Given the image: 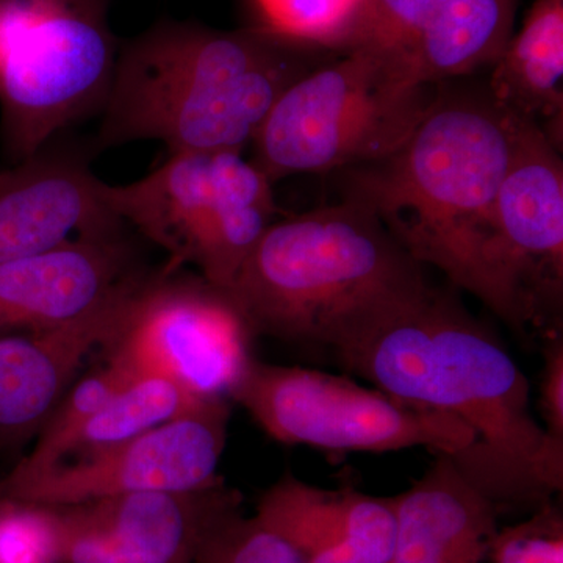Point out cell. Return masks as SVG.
I'll use <instances>...</instances> for the list:
<instances>
[{
	"mask_svg": "<svg viewBox=\"0 0 563 563\" xmlns=\"http://www.w3.org/2000/svg\"><path fill=\"white\" fill-rule=\"evenodd\" d=\"M263 31L282 40L342 52L366 0H252Z\"/></svg>",
	"mask_w": 563,
	"mask_h": 563,
	"instance_id": "7402d4cb",
	"label": "cell"
},
{
	"mask_svg": "<svg viewBox=\"0 0 563 563\" xmlns=\"http://www.w3.org/2000/svg\"><path fill=\"white\" fill-rule=\"evenodd\" d=\"M518 0H448L395 60L418 85H443L493 66L514 35Z\"/></svg>",
	"mask_w": 563,
	"mask_h": 563,
	"instance_id": "ac0fdd59",
	"label": "cell"
},
{
	"mask_svg": "<svg viewBox=\"0 0 563 563\" xmlns=\"http://www.w3.org/2000/svg\"><path fill=\"white\" fill-rule=\"evenodd\" d=\"M426 284L377 214L344 198L272 222L225 295L254 335L332 350L377 307Z\"/></svg>",
	"mask_w": 563,
	"mask_h": 563,
	"instance_id": "277c9868",
	"label": "cell"
},
{
	"mask_svg": "<svg viewBox=\"0 0 563 563\" xmlns=\"http://www.w3.org/2000/svg\"><path fill=\"white\" fill-rule=\"evenodd\" d=\"M331 351L377 390L465 422L474 443L455 465L501 512H536L562 495V440L533 417L512 355L454 295L428 284L398 296Z\"/></svg>",
	"mask_w": 563,
	"mask_h": 563,
	"instance_id": "6da1fadb",
	"label": "cell"
},
{
	"mask_svg": "<svg viewBox=\"0 0 563 563\" xmlns=\"http://www.w3.org/2000/svg\"><path fill=\"white\" fill-rule=\"evenodd\" d=\"M499 243L528 331H562L563 163L542 128L521 118L496 201Z\"/></svg>",
	"mask_w": 563,
	"mask_h": 563,
	"instance_id": "7c38bea8",
	"label": "cell"
},
{
	"mask_svg": "<svg viewBox=\"0 0 563 563\" xmlns=\"http://www.w3.org/2000/svg\"><path fill=\"white\" fill-rule=\"evenodd\" d=\"M437 88L413 84L384 55L340 54L282 92L252 141L254 163L274 184L383 162L409 139Z\"/></svg>",
	"mask_w": 563,
	"mask_h": 563,
	"instance_id": "5b68a950",
	"label": "cell"
},
{
	"mask_svg": "<svg viewBox=\"0 0 563 563\" xmlns=\"http://www.w3.org/2000/svg\"><path fill=\"white\" fill-rule=\"evenodd\" d=\"M325 51L262 27L162 21L120 47L92 150L158 141L169 154L242 152L282 92Z\"/></svg>",
	"mask_w": 563,
	"mask_h": 563,
	"instance_id": "3957f363",
	"label": "cell"
},
{
	"mask_svg": "<svg viewBox=\"0 0 563 563\" xmlns=\"http://www.w3.org/2000/svg\"><path fill=\"white\" fill-rule=\"evenodd\" d=\"M107 209L168 254V268L195 266L228 292L263 232L282 213L273 184L242 152L169 154L131 184L101 180Z\"/></svg>",
	"mask_w": 563,
	"mask_h": 563,
	"instance_id": "52a82bcc",
	"label": "cell"
},
{
	"mask_svg": "<svg viewBox=\"0 0 563 563\" xmlns=\"http://www.w3.org/2000/svg\"><path fill=\"white\" fill-rule=\"evenodd\" d=\"M229 399H207L135 439L84 461L0 481V501L69 506L128 493L207 490L228 442Z\"/></svg>",
	"mask_w": 563,
	"mask_h": 563,
	"instance_id": "30bf717a",
	"label": "cell"
},
{
	"mask_svg": "<svg viewBox=\"0 0 563 563\" xmlns=\"http://www.w3.org/2000/svg\"><path fill=\"white\" fill-rule=\"evenodd\" d=\"M487 561L563 563V515L558 504H548L521 523L498 529Z\"/></svg>",
	"mask_w": 563,
	"mask_h": 563,
	"instance_id": "484cf974",
	"label": "cell"
},
{
	"mask_svg": "<svg viewBox=\"0 0 563 563\" xmlns=\"http://www.w3.org/2000/svg\"><path fill=\"white\" fill-rule=\"evenodd\" d=\"M242 495L224 483L201 492H143L46 507L58 563H196L207 533Z\"/></svg>",
	"mask_w": 563,
	"mask_h": 563,
	"instance_id": "8fae6325",
	"label": "cell"
},
{
	"mask_svg": "<svg viewBox=\"0 0 563 563\" xmlns=\"http://www.w3.org/2000/svg\"><path fill=\"white\" fill-rule=\"evenodd\" d=\"M166 266L136 291L107 357L199 399H231L251 362L250 324L209 282L177 279Z\"/></svg>",
	"mask_w": 563,
	"mask_h": 563,
	"instance_id": "9c48e42d",
	"label": "cell"
},
{
	"mask_svg": "<svg viewBox=\"0 0 563 563\" xmlns=\"http://www.w3.org/2000/svg\"><path fill=\"white\" fill-rule=\"evenodd\" d=\"M118 54L109 0H0V141L11 165L101 110Z\"/></svg>",
	"mask_w": 563,
	"mask_h": 563,
	"instance_id": "8992f818",
	"label": "cell"
},
{
	"mask_svg": "<svg viewBox=\"0 0 563 563\" xmlns=\"http://www.w3.org/2000/svg\"><path fill=\"white\" fill-rule=\"evenodd\" d=\"M196 563H306L284 537L246 517L242 504L228 510L203 540Z\"/></svg>",
	"mask_w": 563,
	"mask_h": 563,
	"instance_id": "cb8c5ba5",
	"label": "cell"
},
{
	"mask_svg": "<svg viewBox=\"0 0 563 563\" xmlns=\"http://www.w3.org/2000/svg\"><path fill=\"white\" fill-rule=\"evenodd\" d=\"M133 377H136L135 374L120 362L107 357L102 368L76 380L36 437L31 453L21 459L7 476H35L58 465L70 437L131 383Z\"/></svg>",
	"mask_w": 563,
	"mask_h": 563,
	"instance_id": "44dd1931",
	"label": "cell"
},
{
	"mask_svg": "<svg viewBox=\"0 0 563 563\" xmlns=\"http://www.w3.org/2000/svg\"><path fill=\"white\" fill-rule=\"evenodd\" d=\"M255 517L284 537L306 563H363L344 531L342 493L284 474L266 488Z\"/></svg>",
	"mask_w": 563,
	"mask_h": 563,
	"instance_id": "d6986e66",
	"label": "cell"
},
{
	"mask_svg": "<svg viewBox=\"0 0 563 563\" xmlns=\"http://www.w3.org/2000/svg\"><path fill=\"white\" fill-rule=\"evenodd\" d=\"M0 563H58L46 507L0 501Z\"/></svg>",
	"mask_w": 563,
	"mask_h": 563,
	"instance_id": "4316f807",
	"label": "cell"
},
{
	"mask_svg": "<svg viewBox=\"0 0 563 563\" xmlns=\"http://www.w3.org/2000/svg\"><path fill=\"white\" fill-rule=\"evenodd\" d=\"M232 401L276 442L329 453H391L428 448L457 457L474 432L453 415L415 406L347 377L252 357Z\"/></svg>",
	"mask_w": 563,
	"mask_h": 563,
	"instance_id": "ba28073f",
	"label": "cell"
},
{
	"mask_svg": "<svg viewBox=\"0 0 563 563\" xmlns=\"http://www.w3.org/2000/svg\"><path fill=\"white\" fill-rule=\"evenodd\" d=\"M520 121L487 87L455 91L439 85L395 154L350 169L346 198L369 207L415 261L435 266L514 331L528 333L496 224Z\"/></svg>",
	"mask_w": 563,
	"mask_h": 563,
	"instance_id": "7a4b0ae2",
	"label": "cell"
},
{
	"mask_svg": "<svg viewBox=\"0 0 563 563\" xmlns=\"http://www.w3.org/2000/svg\"><path fill=\"white\" fill-rule=\"evenodd\" d=\"M540 407L544 429L563 442V335L554 331L544 335L543 372L540 379Z\"/></svg>",
	"mask_w": 563,
	"mask_h": 563,
	"instance_id": "83f0119b",
	"label": "cell"
},
{
	"mask_svg": "<svg viewBox=\"0 0 563 563\" xmlns=\"http://www.w3.org/2000/svg\"><path fill=\"white\" fill-rule=\"evenodd\" d=\"M487 90L503 109L539 124L561 150L563 0H536L501 57Z\"/></svg>",
	"mask_w": 563,
	"mask_h": 563,
	"instance_id": "e0dca14e",
	"label": "cell"
},
{
	"mask_svg": "<svg viewBox=\"0 0 563 563\" xmlns=\"http://www.w3.org/2000/svg\"><path fill=\"white\" fill-rule=\"evenodd\" d=\"M122 228L101 179L77 158L40 152L0 172V265Z\"/></svg>",
	"mask_w": 563,
	"mask_h": 563,
	"instance_id": "9a60e30c",
	"label": "cell"
},
{
	"mask_svg": "<svg viewBox=\"0 0 563 563\" xmlns=\"http://www.w3.org/2000/svg\"><path fill=\"white\" fill-rule=\"evenodd\" d=\"M344 531L363 563H390L398 533L395 498L366 495L351 487L340 488Z\"/></svg>",
	"mask_w": 563,
	"mask_h": 563,
	"instance_id": "d4e9b609",
	"label": "cell"
},
{
	"mask_svg": "<svg viewBox=\"0 0 563 563\" xmlns=\"http://www.w3.org/2000/svg\"><path fill=\"white\" fill-rule=\"evenodd\" d=\"M144 279L68 324L0 336V444L38 437L84 362L120 331Z\"/></svg>",
	"mask_w": 563,
	"mask_h": 563,
	"instance_id": "5bb4252c",
	"label": "cell"
},
{
	"mask_svg": "<svg viewBox=\"0 0 563 563\" xmlns=\"http://www.w3.org/2000/svg\"><path fill=\"white\" fill-rule=\"evenodd\" d=\"M395 499L398 533L390 563L487 561L503 512L451 455L435 454L428 472Z\"/></svg>",
	"mask_w": 563,
	"mask_h": 563,
	"instance_id": "2e32d148",
	"label": "cell"
},
{
	"mask_svg": "<svg viewBox=\"0 0 563 563\" xmlns=\"http://www.w3.org/2000/svg\"><path fill=\"white\" fill-rule=\"evenodd\" d=\"M448 0H366L340 54L369 51L398 60L426 31Z\"/></svg>",
	"mask_w": 563,
	"mask_h": 563,
	"instance_id": "603a6c76",
	"label": "cell"
},
{
	"mask_svg": "<svg viewBox=\"0 0 563 563\" xmlns=\"http://www.w3.org/2000/svg\"><path fill=\"white\" fill-rule=\"evenodd\" d=\"M122 229L0 265V336L79 320L140 279Z\"/></svg>",
	"mask_w": 563,
	"mask_h": 563,
	"instance_id": "4fadbf2b",
	"label": "cell"
},
{
	"mask_svg": "<svg viewBox=\"0 0 563 563\" xmlns=\"http://www.w3.org/2000/svg\"><path fill=\"white\" fill-rule=\"evenodd\" d=\"M207 399L155 376H136L70 437L62 461H84L180 417ZM57 466V465H55Z\"/></svg>",
	"mask_w": 563,
	"mask_h": 563,
	"instance_id": "ffe728a7",
	"label": "cell"
}]
</instances>
